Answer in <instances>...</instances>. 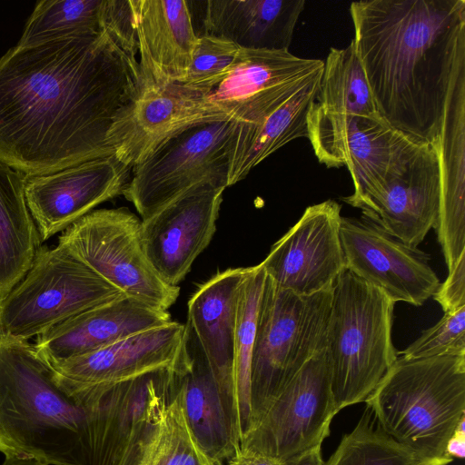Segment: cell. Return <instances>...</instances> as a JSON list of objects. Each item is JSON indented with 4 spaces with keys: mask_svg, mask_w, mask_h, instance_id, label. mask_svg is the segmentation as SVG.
Listing matches in <instances>:
<instances>
[{
    "mask_svg": "<svg viewBox=\"0 0 465 465\" xmlns=\"http://www.w3.org/2000/svg\"><path fill=\"white\" fill-rule=\"evenodd\" d=\"M143 78L134 45L106 31L0 58V163L45 175L114 154L107 136Z\"/></svg>",
    "mask_w": 465,
    "mask_h": 465,
    "instance_id": "1",
    "label": "cell"
},
{
    "mask_svg": "<svg viewBox=\"0 0 465 465\" xmlns=\"http://www.w3.org/2000/svg\"><path fill=\"white\" fill-rule=\"evenodd\" d=\"M350 15L380 115L410 139L435 143L465 58V1L361 0L351 4Z\"/></svg>",
    "mask_w": 465,
    "mask_h": 465,
    "instance_id": "2",
    "label": "cell"
},
{
    "mask_svg": "<svg viewBox=\"0 0 465 465\" xmlns=\"http://www.w3.org/2000/svg\"><path fill=\"white\" fill-rule=\"evenodd\" d=\"M105 399L88 408L68 394L28 341L0 337V452L44 465H106Z\"/></svg>",
    "mask_w": 465,
    "mask_h": 465,
    "instance_id": "3",
    "label": "cell"
},
{
    "mask_svg": "<svg viewBox=\"0 0 465 465\" xmlns=\"http://www.w3.org/2000/svg\"><path fill=\"white\" fill-rule=\"evenodd\" d=\"M365 402L417 465H448L447 443L465 417V355H398Z\"/></svg>",
    "mask_w": 465,
    "mask_h": 465,
    "instance_id": "4",
    "label": "cell"
},
{
    "mask_svg": "<svg viewBox=\"0 0 465 465\" xmlns=\"http://www.w3.org/2000/svg\"><path fill=\"white\" fill-rule=\"evenodd\" d=\"M394 304L348 269L336 279L326 351L338 411L365 401L396 361L391 338Z\"/></svg>",
    "mask_w": 465,
    "mask_h": 465,
    "instance_id": "5",
    "label": "cell"
},
{
    "mask_svg": "<svg viewBox=\"0 0 465 465\" xmlns=\"http://www.w3.org/2000/svg\"><path fill=\"white\" fill-rule=\"evenodd\" d=\"M331 297L332 288L300 295L266 276L251 364L250 429L303 364L326 348Z\"/></svg>",
    "mask_w": 465,
    "mask_h": 465,
    "instance_id": "6",
    "label": "cell"
},
{
    "mask_svg": "<svg viewBox=\"0 0 465 465\" xmlns=\"http://www.w3.org/2000/svg\"><path fill=\"white\" fill-rule=\"evenodd\" d=\"M122 295L64 243L42 246L26 274L0 300V337L28 341Z\"/></svg>",
    "mask_w": 465,
    "mask_h": 465,
    "instance_id": "7",
    "label": "cell"
},
{
    "mask_svg": "<svg viewBox=\"0 0 465 465\" xmlns=\"http://www.w3.org/2000/svg\"><path fill=\"white\" fill-rule=\"evenodd\" d=\"M307 134L321 163L348 169L354 192L342 200L359 209L382 188L394 171L428 144L410 139L380 114L329 112L314 101L307 114Z\"/></svg>",
    "mask_w": 465,
    "mask_h": 465,
    "instance_id": "8",
    "label": "cell"
},
{
    "mask_svg": "<svg viewBox=\"0 0 465 465\" xmlns=\"http://www.w3.org/2000/svg\"><path fill=\"white\" fill-rule=\"evenodd\" d=\"M123 294L167 311L180 288L166 283L150 263L141 220L125 207L90 212L58 240Z\"/></svg>",
    "mask_w": 465,
    "mask_h": 465,
    "instance_id": "9",
    "label": "cell"
},
{
    "mask_svg": "<svg viewBox=\"0 0 465 465\" xmlns=\"http://www.w3.org/2000/svg\"><path fill=\"white\" fill-rule=\"evenodd\" d=\"M188 333L187 323L171 321L98 350L49 363L68 394L96 409L119 383L159 371H186L190 366Z\"/></svg>",
    "mask_w": 465,
    "mask_h": 465,
    "instance_id": "10",
    "label": "cell"
},
{
    "mask_svg": "<svg viewBox=\"0 0 465 465\" xmlns=\"http://www.w3.org/2000/svg\"><path fill=\"white\" fill-rule=\"evenodd\" d=\"M235 122L204 123L170 137L134 166L123 195L142 220L206 180L227 185V146Z\"/></svg>",
    "mask_w": 465,
    "mask_h": 465,
    "instance_id": "11",
    "label": "cell"
},
{
    "mask_svg": "<svg viewBox=\"0 0 465 465\" xmlns=\"http://www.w3.org/2000/svg\"><path fill=\"white\" fill-rule=\"evenodd\" d=\"M338 413L326 348L313 354L242 437L239 448L280 462L322 445Z\"/></svg>",
    "mask_w": 465,
    "mask_h": 465,
    "instance_id": "12",
    "label": "cell"
},
{
    "mask_svg": "<svg viewBox=\"0 0 465 465\" xmlns=\"http://www.w3.org/2000/svg\"><path fill=\"white\" fill-rule=\"evenodd\" d=\"M340 236L346 269L393 302L420 306L437 292L440 282L430 255L368 218L341 217Z\"/></svg>",
    "mask_w": 465,
    "mask_h": 465,
    "instance_id": "13",
    "label": "cell"
},
{
    "mask_svg": "<svg viewBox=\"0 0 465 465\" xmlns=\"http://www.w3.org/2000/svg\"><path fill=\"white\" fill-rule=\"evenodd\" d=\"M341 209L333 200L308 206L272 245L261 265L277 287L300 295L332 288L346 270L340 236Z\"/></svg>",
    "mask_w": 465,
    "mask_h": 465,
    "instance_id": "14",
    "label": "cell"
},
{
    "mask_svg": "<svg viewBox=\"0 0 465 465\" xmlns=\"http://www.w3.org/2000/svg\"><path fill=\"white\" fill-rule=\"evenodd\" d=\"M226 187L223 182L203 181L141 220L145 254L166 283L178 286L209 245Z\"/></svg>",
    "mask_w": 465,
    "mask_h": 465,
    "instance_id": "15",
    "label": "cell"
},
{
    "mask_svg": "<svg viewBox=\"0 0 465 465\" xmlns=\"http://www.w3.org/2000/svg\"><path fill=\"white\" fill-rule=\"evenodd\" d=\"M323 65L290 51L239 48L225 77L203 95L232 120L254 123L322 75Z\"/></svg>",
    "mask_w": 465,
    "mask_h": 465,
    "instance_id": "16",
    "label": "cell"
},
{
    "mask_svg": "<svg viewBox=\"0 0 465 465\" xmlns=\"http://www.w3.org/2000/svg\"><path fill=\"white\" fill-rule=\"evenodd\" d=\"M228 120L232 119L203 94L182 84H143L116 115L107 140L116 158L132 169L183 130Z\"/></svg>",
    "mask_w": 465,
    "mask_h": 465,
    "instance_id": "17",
    "label": "cell"
},
{
    "mask_svg": "<svg viewBox=\"0 0 465 465\" xmlns=\"http://www.w3.org/2000/svg\"><path fill=\"white\" fill-rule=\"evenodd\" d=\"M130 170L113 154L54 173L25 176V197L42 242L123 194Z\"/></svg>",
    "mask_w": 465,
    "mask_h": 465,
    "instance_id": "18",
    "label": "cell"
},
{
    "mask_svg": "<svg viewBox=\"0 0 465 465\" xmlns=\"http://www.w3.org/2000/svg\"><path fill=\"white\" fill-rule=\"evenodd\" d=\"M440 197L438 151L436 143H428L394 171L361 210L391 235L417 247L436 225Z\"/></svg>",
    "mask_w": 465,
    "mask_h": 465,
    "instance_id": "19",
    "label": "cell"
},
{
    "mask_svg": "<svg viewBox=\"0 0 465 465\" xmlns=\"http://www.w3.org/2000/svg\"><path fill=\"white\" fill-rule=\"evenodd\" d=\"M247 268L219 272L188 301L187 325L197 341L232 420L237 443L233 351L237 302Z\"/></svg>",
    "mask_w": 465,
    "mask_h": 465,
    "instance_id": "20",
    "label": "cell"
},
{
    "mask_svg": "<svg viewBox=\"0 0 465 465\" xmlns=\"http://www.w3.org/2000/svg\"><path fill=\"white\" fill-rule=\"evenodd\" d=\"M143 84H181L198 35L183 0H130Z\"/></svg>",
    "mask_w": 465,
    "mask_h": 465,
    "instance_id": "21",
    "label": "cell"
},
{
    "mask_svg": "<svg viewBox=\"0 0 465 465\" xmlns=\"http://www.w3.org/2000/svg\"><path fill=\"white\" fill-rule=\"evenodd\" d=\"M435 143L440 197L434 229L450 272L465 255V58L455 70Z\"/></svg>",
    "mask_w": 465,
    "mask_h": 465,
    "instance_id": "22",
    "label": "cell"
},
{
    "mask_svg": "<svg viewBox=\"0 0 465 465\" xmlns=\"http://www.w3.org/2000/svg\"><path fill=\"white\" fill-rule=\"evenodd\" d=\"M172 321L168 311L126 295L88 309L37 336L34 344L48 361L82 355Z\"/></svg>",
    "mask_w": 465,
    "mask_h": 465,
    "instance_id": "23",
    "label": "cell"
},
{
    "mask_svg": "<svg viewBox=\"0 0 465 465\" xmlns=\"http://www.w3.org/2000/svg\"><path fill=\"white\" fill-rule=\"evenodd\" d=\"M203 35L239 48L289 51L303 0H208Z\"/></svg>",
    "mask_w": 465,
    "mask_h": 465,
    "instance_id": "24",
    "label": "cell"
},
{
    "mask_svg": "<svg viewBox=\"0 0 465 465\" xmlns=\"http://www.w3.org/2000/svg\"><path fill=\"white\" fill-rule=\"evenodd\" d=\"M190 366L177 386L189 430L209 461L223 465L239 448L232 418L200 346L190 331Z\"/></svg>",
    "mask_w": 465,
    "mask_h": 465,
    "instance_id": "25",
    "label": "cell"
},
{
    "mask_svg": "<svg viewBox=\"0 0 465 465\" xmlns=\"http://www.w3.org/2000/svg\"><path fill=\"white\" fill-rule=\"evenodd\" d=\"M321 76L262 119L248 124L234 121L227 146V187L244 179L251 170L286 143L307 137V114L317 96Z\"/></svg>",
    "mask_w": 465,
    "mask_h": 465,
    "instance_id": "26",
    "label": "cell"
},
{
    "mask_svg": "<svg viewBox=\"0 0 465 465\" xmlns=\"http://www.w3.org/2000/svg\"><path fill=\"white\" fill-rule=\"evenodd\" d=\"M102 31L123 38L132 35L130 0L39 1L17 45H38Z\"/></svg>",
    "mask_w": 465,
    "mask_h": 465,
    "instance_id": "27",
    "label": "cell"
},
{
    "mask_svg": "<svg viewBox=\"0 0 465 465\" xmlns=\"http://www.w3.org/2000/svg\"><path fill=\"white\" fill-rule=\"evenodd\" d=\"M206 460L187 425L177 386L173 397L145 418L112 465H205Z\"/></svg>",
    "mask_w": 465,
    "mask_h": 465,
    "instance_id": "28",
    "label": "cell"
},
{
    "mask_svg": "<svg viewBox=\"0 0 465 465\" xmlns=\"http://www.w3.org/2000/svg\"><path fill=\"white\" fill-rule=\"evenodd\" d=\"M25 180L0 163V300L23 279L42 248L26 204Z\"/></svg>",
    "mask_w": 465,
    "mask_h": 465,
    "instance_id": "29",
    "label": "cell"
},
{
    "mask_svg": "<svg viewBox=\"0 0 465 465\" xmlns=\"http://www.w3.org/2000/svg\"><path fill=\"white\" fill-rule=\"evenodd\" d=\"M266 273L259 263L247 267L242 281L236 312L233 351V383L236 434L240 440L251 427V364L257 317Z\"/></svg>",
    "mask_w": 465,
    "mask_h": 465,
    "instance_id": "30",
    "label": "cell"
},
{
    "mask_svg": "<svg viewBox=\"0 0 465 465\" xmlns=\"http://www.w3.org/2000/svg\"><path fill=\"white\" fill-rule=\"evenodd\" d=\"M314 103L333 113L380 114L352 41L347 47L331 48Z\"/></svg>",
    "mask_w": 465,
    "mask_h": 465,
    "instance_id": "31",
    "label": "cell"
},
{
    "mask_svg": "<svg viewBox=\"0 0 465 465\" xmlns=\"http://www.w3.org/2000/svg\"><path fill=\"white\" fill-rule=\"evenodd\" d=\"M324 465H417L413 455L387 435L367 408Z\"/></svg>",
    "mask_w": 465,
    "mask_h": 465,
    "instance_id": "32",
    "label": "cell"
},
{
    "mask_svg": "<svg viewBox=\"0 0 465 465\" xmlns=\"http://www.w3.org/2000/svg\"><path fill=\"white\" fill-rule=\"evenodd\" d=\"M239 47L233 43L207 35H198L191 63L181 84L201 94L213 90L227 74Z\"/></svg>",
    "mask_w": 465,
    "mask_h": 465,
    "instance_id": "33",
    "label": "cell"
},
{
    "mask_svg": "<svg viewBox=\"0 0 465 465\" xmlns=\"http://www.w3.org/2000/svg\"><path fill=\"white\" fill-rule=\"evenodd\" d=\"M397 354L410 359L465 355V307L445 312L437 323Z\"/></svg>",
    "mask_w": 465,
    "mask_h": 465,
    "instance_id": "34",
    "label": "cell"
},
{
    "mask_svg": "<svg viewBox=\"0 0 465 465\" xmlns=\"http://www.w3.org/2000/svg\"><path fill=\"white\" fill-rule=\"evenodd\" d=\"M432 297L444 312H454L465 307V255L460 257Z\"/></svg>",
    "mask_w": 465,
    "mask_h": 465,
    "instance_id": "35",
    "label": "cell"
},
{
    "mask_svg": "<svg viewBox=\"0 0 465 465\" xmlns=\"http://www.w3.org/2000/svg\"><path fill=\"white\" fill-rule=\"evenodd\" d=\"M227 462L228 465H282V462L274 459L241 448L236 450Z\"/></svg>",
    "mask_w": 465,
    "mask_h": 465,
    "instance_id": "36",
    "label": "cell"
},
{
    "mask_svg": "<svg viewBox=\"0 0 465 465\" xmlns=\"http://www.w3.org/2000/svg\"><path fill=\"white\" fill-rule=\"evenodd\" d=\"M446 452L452 460L465 456V417L460 421L446 446Z\"/></svg>",
    "mask_w": 465,
    "mask_h": 465,
    "instance_id": "37",
    "label": "cell"
},
{
    "mask_svg": "<svg viewBox=\"0 0 465 465\" xmlns=\"http://www.w3.org/2000/svg\"><path fill=\"white\" fill-rule=\"evenodd\" d=\"M282 465H324L322 456V445L315 446L297 456H294Z\"/></svg>",
    "mask_w": 465,
    "mask_h": 465,
    "instance_id": "38",
    "label": "cell"
},
{
    "mask_svg": "<svg viewBox=\"0 0 465 465\" xmlns=\"http://www.w3.org/2000/svg\"><path fill=\"white\" fill-rule=\"evenodd\" d=\"M1 465H38V464H36L35 462H34L30 460H26V459H22V458H17V457H6V458H5V460L3 461V463Z\"/></svg>",
    "mask_w": 465,
    "mask_h": 465,
    "instance_id": "39",
    "label": "cell"
},
{
    "mask_svg": "<svg viewBox=\"0 0 465 465\" xmlns=\"http://www.w3.org/2000/svg\"><path fill=\"white\" fill-rule=\"evenodd\" d=\"M205 465H214V464L207 460L206 462H205Z\"/></svg>",
    "mask_w": 465,
    "mask_h": 465,
    "instance_id": "40",
    "label": "cell"
}]
</instances>
